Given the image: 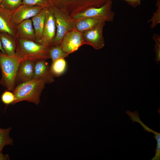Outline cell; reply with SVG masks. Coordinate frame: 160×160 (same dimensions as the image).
<instances>
[{
    "label": "cell",
    "mask_w": 160,
    "mask_h": 160,
    "mask_svg": "<svg viewBox=\"0 0 160 160\" xmlns=\"http://www.w3.org/2000/svg\"><path fill=\"white\" fill-rule=\"evenodd\" d=\"M15 55L22 61H36L49 59V51L51 46L40 44L35 41L16 38Z\"/></svg>",
    "instance_id": "1"
},
{
    "label": "cell",
    "mask_w": 160,
    "mask_h": 160,
    "mask_svg": "<svg viewBox=\"0 0 160 160\" xmlns=\"http://www.w3.org/2000/svg\"><path fill=\"white\" fill-rule=\"evenodd\" d=\"M45 84L41 79L34 78L18 84L13 91L15 100L12 104L25 101L38 105Z\"/></svg>",
    "instance_id": "2"
},
{
    "label": "cell",
    "mask_w": 160,
    "mask_h": 160,
    "mask_svg": "<svg viewBox=\"0 0 160 160\" xmlns=\"http://www.w3.org/2000/svg\"><path fill=\"white\" fill-rule=\"evenodd\" d=\"M21 62L15 55L9 56L0 51V83L7 90L13 91L15 88L18 70Z\"/></svg>",
    "instance_id": "3"
},
{
    "label": "cell",
    "mask_w": 160,
    "mask_h": 160,
    "mask_svg": "<svg viewBox=\"0 0 160 160\" xmlns=\"http://www.w3.org/2000/svg\"><path fill=\"white\" fill-rule=\"evenodd\" d=\"M51 9L60 11L70 19L93 6L96 0H44Z\"/></svg>",
    "instance_id": "4"
},
{
    "label": "cell",
    "mask_w": 160,
    "mask_h": 160,
    "mask_svg": "<svg viewBox=\"0 0 160 160\" xmlns=\"http://www.w3.org/2000/svg\"><path fill=\"white\" fill-rule=\"evenodd\" d=\"M112 1L108 0L103 6L99 7L90 8L74 15L72 20L75 21L89 17H100L105 19L106 22H112L115 16L112 10Z\"/></svg>",
    "instance_id": "5"
},
{
    "label": "cell",
    "mask_w": 160,
    "mask_h": 160,
    "mask_svg": "<svg viewBox=\"0 0 160 160\" xmlns=\"http://www.w3.org/2000/svg\"><path fill=\"white\" fill-rule=\"evenodd\" d=\"M51 9L54 16L56 27L55 37L51 46L60 45L65 35L69 31L74 29V21L56 9Z\"/></svg>",
    "instance_id": "6"
},
{
    "label": "cell",
    "mask_w": 160,
    "mask_h": 160,
    "mask_svg": "<svg viewBox=\"0 0 160 160\" xmlns=\"http://www.w3.org/2000/svg\"><path fill=\"white\" fill-rule=\"evenodd\" d=\"M105 22H102L96 27L82 32L85 44L92 46L95 49H102L105 45L103 31Z\"/></svg>",
    "instance_id": "7"
},
{
    "label": "cell",
    "mask_w": 160,
    "mask_h": 160,
    "mask_svg": "<svg viewBox=\"0 0 160 160\" xmlns=\"http://www.w3.org/2000/svg\"><path fill=\"white\" fill-rule=\"evenodd\" d=\"M56 29L55 20L53 12L47 8L42 36L38 43L51 46L55 37Z\"/></svg>",
    "instance_id": "8"
},
{
    "label": "cell",
    "mask_w": 160,
    "mask_h": 160,
    "mask_svg": "<svg viewBox=\"0 0 160 160\" xmlns=\"http://www.w3.org/2000/svg\"><path fill=\"white\" fill-rule=\"evenodd\" d=\"M84 44L81 32L73 29L65 35L60 46L63 50L69 55L76 51L80 47Z\"/></svg>",
    "instance_id": "9"
},
{
    "label": "cell",
    "mask_w": 160,
    "mask_h": 160,
    "mask_svg": "<svg viewBox=\"0 0 160 160\" xmlns=\"http://www.w3.org/2000/svg\"><path fill=\"white\" fill-rule=\"evenodd\" d=\"M43 7L39 6L22 4L12 12L13 21L17 25L23 20L29 19L37 14Z\"/></svg>",
    "instance_id": "10"
},
{
    "label": "cell",
    "mask_w": 160,
    "mask_h": 160,
    "mask_svg": "<svg viewBox=\"0 0 160 160\" xmlns=\"http://www.w3.org/2000/svg\"><path fill=\"white\" fill-rule=\"evenodd\" d=\"M46 60H42L35 62L33 78L41 79L45 84H49L53 82L55 79Z\"/></svg>",
    "instance_id": "11"
},
{
    "label": "cell",
    "mask_w": 160,
    "mask_h": 160,
    "mask_svg": "<svg viewBox=\"0 0 160 160\" xmlns=\"http://www.w3.org/2000/svg\"><path fill=\"white\" fill-rule=\"evenodd\" d=\"M12 13V12L0 8V33H8L16 38L17 25L13 20Z\"/></svg>",
    "instance_id": "12"
},
{
    "label": "cell",
    "mask_w": 160,
    "mask_h": 160,
    "mask_svg": "<svg viewBox=\"0 0 160 160\" xmlns=\"http://www.w3.org/2000/svg\"><path fill=\"white\" fill-rule=\"evenodd\" d=\"M35 62L30 60L22 61L18 70L16 83L17 84L33 78Z\"/></svg>",
    "instance_id": "13"
},
{
    "label": "cell",
    "mask_w": 160,
    "mask_h": 160,
    "mask_svg": "<svg viewBox=\"0 0 160 160\" xmlns=\"http://www.w3.org/2000/svg\"><path fill=\"white\" fill-rule=\"evenodd\" d=\"M16 38L36 42L34 31L31 20L28 19L23 20L16 25Z\"/></svg>",
    "instance_id": "14"
},
{
    "label": "cell",
    "mask_w": 160,
    "mask_h": 160,
    "mask_svg": "<svg viewBox=\"0 0 160 160\" xmlns=\"http://www.w3.org/2000/svg\"><path fill=\"white\" fill-rule=\"evenodd\" d=\"M106 20L100 17H89L74 21V29L80 32L87 30L97 26Z\"/></svg>",
    "instance_id": "15"
},
{
    "label": "cell",
    "mask_w": 160,
    "mask_h": 160,
    "mask_svg": "<svg viewBox=\"0 0 160 160\" xmlns=\"http://www.w3.org/2000/svg\"><path fill=\"white\" fill-rule=\"evenodd\" d=\"M47 8L46 7H43L37 14L31 18L36 41L38 43L42 36Z\"/></svg>",
    "instance_id": "16"
},
{
    "label": "cell",
    "mask_w": 160,
    "mask_h": 160,
    "mask_svg": "<svg viewBox=\"0 0 160 160\" xmlns=\"http://www.w3.org/2000/svg\"><path fill=\"white\" fill-rule=\"evenodd\" d=\"M0 39L5 54L9 56L15 55L16 48V38L8 33L0 32Z\"/></svg>",
    "instance_id": "17"
},
{
    "label": "cell",
    "mask_w": 160,
    "mask_h": 160,
    "mask_svg": "<svg viewBox=\"0 0 160 160\" xmlns=\"http://www.w3.org/2000/svg\"><path fill=\"white\" fill-rule=\"evenodd\" d=\"M67 63L64 59H60L52 62L50 67V72L54 76L59 77L65 71Z\"/></svg>",
    "instance_id": "18"
},
{
    "label": "cell",
    "mask_w": 160,
    "mask_h": 160,
    "mask_svg": "<svg viewBox=\"0 0 160 160\" xmlns=\"http://www.w3.org/2000/svg\"><path fill=\"white\" fill-rule=\"evenodd\" d=\"M11 127L6 129L0 128V152H2L3 148L7 145H12L13 140L9 136Z\"/></svg>",
    "instance_id": "19"
},
{
    "label": "cell",
    "mask_w": 160,
    "mask_h": 160,
    "mask_svg": "<svg viewBox=\"0 0 160 160\" xmlns=\"http://www.w3.org/2000/svg\"><path fill=\"white\" fill-rule=\"evenodd\" d=\"M49 54V58L52 62L60 59H64L69 55L63 50L60 45L51 46Z\"/></svg>",
    "instance_id": "20"
},
{
    "label": "cell",
    "mask_w": 160,
    "mask_h": 160,
    "mask_svg": "<svg viewBox=\"0 0 160 160\" xmlns=\"http://www.w3.org/2000/svg\"><path fill=\"white\" fill-rule=\"evenodd\" d=\"M0 4L1 8L13 12L22 4V0H2Z\"/></svg>",
    "instance_id": "21"
},
{
    "label": "cell",
    "mask_w": 160,
    "mask_h": 160,
    "mask_svg": "<svg viewBox=\"0 0 160 160\" xmlns=\"http://www.w3.org/2000/svg\"><path fill=\"white\" fill-rule=\"evenodd\" d=\"M15 100V96L13 92L8 90H5L1 96V101L7 105L13 104Z\"/></svg>",
    "instance_id": "22"
},
{
    "label": "cell",
    "mask_w": 160,
    "mask_h": 160,
    "mask_svg": "<svg viewBox=\"0 0 160 160\" xmlns=\"http://www.w3.org/2000/svg\"><path fill=\"white\" fill-rule=\"evenodd\" d=\"M156 6L157 8L156 11L154 13L152 18L148 22H152L151 25V28H155L160 23V0H157Z\"/></svg>",
    "instance_id": "23"
},
{
    "label": "cell",
    "mask_w": 160,
    "mask_h": 160,
    "mask_svg": "<svg viewBox=\"0 0 160 160\" xmlns=\"http://www.w3.org/2000/svg\"><path fill=\"white\" fill-rule=\"evenodd\" d=\"M152 38L156 43L154 51L156 54L155 60L158 64L160 61V36L157 34H154Z\"/></svg>",
    "instance_id": "24"
},
{
    "label": "cell",
    "mask_w": 160,
    "mask_h": 160,
    "mask_svg": "<svg viewBox=\"0 0 160 160\" xmlns=\"http://www.w3.org/2000/svg\"><path fill=\"white\" fill-rule=\"evenodd\" d=\"M22 4L39 6L48 8L47 4L44 0H22Z\"/></svg>",
    "instance_id": "25"
},
{
    "label": "cell",
    "mask_w": 160,
    "mask_h": 160,
    "mask_svg": "<svg viewBox=\"0 0 160 160\" xmlns=\"http://www.w3.org/2000/svg\"><path fill=\"white\" fill-rule=\"evenodd\" d=\"M155 135V138L157 141V147L156 150V154L152 160H159L160 159V133L156 132Z\"/></svg>",
    "instance_id": "26"
},
{
    "label": "cell",
    "mask_w": 160,
    "mask_h": 160,
    "mask_svg": "<svg viewBox=\"0 0 160 160\" xmlns=\"http://www.w3.org/2000/svg\"><path fill=\"white\" fill-rule=\"evenodd\" d=\"M125 1L130 6L135 8L140 5L142 0H123Z\"/></svg>",
    "instance_id": "27"
},
{
    "label": "cell",
    "mask_w": 160,
    "mask_h": 160,
    "mask_svg": "<svg viewBox=\"0 0 160 160\" xmlns=\"http://www.w3.org/2000/svg\"><path fill=\"white\" fill-rule=\"evenodd\" d=\"M10 158L8 154H3L2 152H0V160H9Z\"/></svg>",
    "instance_id": "28"
},
{
    "label": "cell",
    "mask_w": 160,
    "mask_h": 160,
    "mask_svg": "<svg viewBox=\"0 0 160 160\" xmlns=\"http://www.w3.org/2000/svg\"><path fill=\"white\" fill-rule=\"evenodd\" d=\"M0 50L2 53L5 54V52L2 47L0 39Z\"/></svg>",
    "instance_id": "29"
},
{
    "label": "cell",
    "mask_w": 160,
    "mask_h": 160,
    "mask_svg": "<svg viewBox=\"0 0 160 160\" xmlns=\"http://www.w3.org/2000/svg\"><path fill=\"white\" fill-rule=\"evenodd\" d=\"M2 1V0H0V3L1 2V1Z\"/></svg>",
    "instance_id": "30"
},
{
    "label": "cell",
    "mask_w": 160,
    "mask_h": 160,
    "mask_svg": "<svg viewBox=\"0 0 160 160\" xmlns=\"http://www.w3.org/2000/svg\"><path fill=\"white\" fill-rule=\"evenodd\" d=\"M1 8V5H0V8Z\"/></svg>",
    "instance_id": "31"
}]
</instances>
